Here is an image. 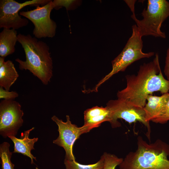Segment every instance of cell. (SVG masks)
<instances>
[{"label":"cell","instance_id":"obj_1","mask_svg":"<svg viewBox=\"0 0 169 169\" xmlns=\"http://www.w3.org/2000/svg\"><path fill=\"white\" fill-rule=\"evenodd\" d=\"M125 78L126 86L118 92L117 98L139 107H144L148 95L156 91L163 94L169 91V80L162 74L157 53L152 61L140 66L136 75H127Z\"/></svg>","mask_w":169,"mask_h":169},{"label":"cell","instance_id":"obj_2","mask_svg":"<svg viewBox=\"0 0 169 169\" xmlns=\"http://www.w3.org/2000/svg\"><path fill=\"white\" fill-rule=\"evenodd\" d=\"M18 40L23 49L26 58L25 61L16 59L19 69L29 70L44 84H48L53 76V69L49 46L29 34L19 33Z\"/></svg>","mask_w":169,"mask_h":169},{"label":"cell","instance_id":"obj_3","mask_svg":"<svg viewBox=\"0 0 169 169\" xmlns=\"http://www.w3.org/2000/svg\"><path fill=\"white\" fill-rule=\"evenodd\" d=\"M169 145L160 139L148 143L140 136L137 148L129 152L119 165L120 169H169Z\"/></svg>","mask_w":169,"mask_h":169},{"label":"cell","instance_id":"obj_4","mask_svg":"<svg viewBox=\"0 0 169 169\" xmlns=\"http://www.w3.org/2000/svg\"><path fill=\"white\" fill-rule=\"evenodd\" d=\"M132 33L121 52L111 62V71L102 79L92 90L97 92L100 86L114 75L120 71H125L126 68L134 62L144 58L154 56L153 52L144 53L142 51V36L136 24L132 26Z\"/></svg>","mask_w":169,"mask_h":169},{"label":"cell","instance_id":"obj_5","mask_svg":"<svg viewBox=\"0 0 169 169\" xmlns=\"http://www.w3.org/2000/svg\"><path fill=\"white\" fill-rule=\"evenodd\" d=\"M147 8L142 11L143 19L139 20L136 15L132 18L136 23L143 37L152 36L165 38L164 32L161 30L163 23L169 17V2L166 0H148Z\"/></svg>","mask_w":169,"mask_h":169},{"label":"cell","instance_id":"obj_6","mask_svg":"<svg viewBox=\"0 0 169 169\" xmlns=\"http://www.w3.org/2000/svg\"><path fill=\"white\" fill-rule=\"evenodd\" d=\"M106 107L110 110L112 117L110 124L112 128L121 126L118 121L119 119L124 120L129 124L139 121L143 124L147 129L146 135L150 138L151 127L150 123L146 120V114L143 108L135 105L127 100L118 98L108 101Z\"/></svg>","mask_w":169,"mask_h":169},{"label":"cell","instance_id":"obj_7","mask_svg":"<svg viewBox=\"0 0 169 169\" xmlns=\"http://www.w3.org/2000/svg\"><path fill=\"white\" fill-rule=\"evenodd\" d=\"M50 0H32L19 3L14 0L0 1V28L16 30L27 26L28 20L19 15V11L27 6H42Z\"/></svg>","mask_w":169,"mask_h":169},{"label":"cell","instance_id":"obj_8","mask_svg":"<svg viewBox=\"0 0 169 169\" xmlns=\"http://www.w3.org/2000/svg\"><path fill=\"white\" fill-rule=\"evenodd\" d=\"M54 9L52 1L44 6L27 11H22L19 14L31 21L34 25L33 34L37 38H52L54 36L57 25L50 18L52 10Z\"/></svg>","mask_w":169,"mask_h":169},{"label":"cell","instance_id":"obj_9","mask_svg":"<svg viewBox=\"0 0 169 169\" xmlns=\"http://www.w3.org/2000/svg\"><path fill=\"white\" fill-rule=\"evenodd\" d=\"M20 103L14 100L0 102V134L4 138L15 136L22 126L24 115Z\"/></svg>","mask_w":169,"mask_h":169},{"label":"cell","instance_id":"obj_10","mask_svg":"<svg viewBox=\"0 0 169 169\" xmlns=\"http://www.w3.org/2000/svg\"><path fill=\"white\" fill-rule=\"evenodd\" d=\"M66 119L64 122L55 115L51 117V120L58 125L59 132L58 137L53 141V143L64 149L65 152V159L75 160L73 152V146L81 135L88 132L83 125L79 127L72 124L69 115H66Z\"/></svg>","mask_w":169,"mask_h":169},{"label":"cell","instance_id":"obj_11","mask_svg":"<svg viewBox=\"0 0 169 169\" xmlns=\"http://www.w3.org/2000/svg\"><path fill=\"white\" fill-rule=\"evenodd\" d=\"M83 125L89 132L94 128L99 127L105 121L112 122L111 112L109 109L105 107L95 106L85 110L84 112Z\"/></svg>","mask_w":169,"mask_h":169},{"label":"cell","instance_id":"obj_12","mask_svg":"<svg viewBox=\"0 0 169 169\" xmlns=\"http://www.w3.org/2000/svg\"><path fill=\"white\" fill-rule=\"evenodd\" d=\"M34 129V127H33L30 129L24 131L21 134L19 138L14 136L8 137L14 143V150L13 152L21 153L29 157L31 159V164H33V160L36 161V157L32 154L31 151L34 149V144L38 140L37 137L33 138H29L30 132Z\"/></svg>","mask_w":169,"mask_h":169},{"label":"cell","instance_id":"obj_13","mask_svg":"<svg viewBox=\"0 0 169 169\" xmlns=\"http://www.w3.org/2000/svg\"><path fill=\"white\" fill-rule=\"evenodd\" d=\"M169 99V93L161 96L148 95L146 98L147 103L143 108L146 114V121L150 123L161 113Z\"/></svg>","mask_w":169,"mask_h":169},{"label":"cell","instance_id":"obj_14","mask_svg":"<svg viewBox=\"0 0 169 169\" xmlns=\"http://www.w3.org/2000/svg\"><path fill=\"white\" fill-rule=\"evenodd\" d=\"M19 77L14 64L8 60L5 61V58L0 57V87L9 91L11 86Z\"/></svg>","mask_w":169,"mask_h":169},{"label":"cell","instance_id":"obj_15","mask_svg":"<svg viewBox=\"0 0 169 169\" xmlns=\"http://www.w3.org/2000/svg\"><path fill=\"white\" fill-rule=\"evenodd\" d=\"M16 30L3 28L0 33V56L5 58L15 51V45L18 40Z\"/></svg>","mask_w":169,"mask_h":169},{"label":"cell","instance_id":"obj_16","mask_svg":"<svg viewBox=\"0 0 169 169\" xmlns=\"http://www.w3.org/2000/svg\"><path fill=\"white\" fill-rule=\"evenodd\" d=\"M10 144L4 142L0 145V157L2 169H14V165L11 162V159L12 152L9 150Z\"/></svg>","mask_w":169,"mask_h":169},{"label":"cell","instance_id":"obj_17","mask_svg":"<svg viewBox=\"0 0 169 169\" xmlns=\"http://www.w3.org/2000/svg\"><path fill=\"white\" fill-rule=\"evenodd\" d=\"M104 159L102 155L96 163L88 165L81 164L75 160L64 159V163L66 169H102L104 165Z\"/></svg>","mask_w":169,"mask_h":169},{"label":"cell","instance_id":"obj_18","mask_svg":"<svg viewBox=\"0 0 169 169\" xmlns=\"http://www.w3.org/2000/svg\"><path fill=\"white\" fill-rule=\"evenodd\" d=\"M104 165L102 169H115L116 167L122 162L123 159L119 158L115 155L105 152L103 155Z\"/></svg>","mask_w":169,"mask_h":169},{"label":"cell","instance_id":"obj_19","mask_svg":"<svg viewBox=\"0 0 169 169\" xmlns=\"http://www.w3.org/2000/svg\"><path fill=\"white\" fill-rule=\"evenodd\" d=\"M169 120V99L160 114L151 121L161 124H165Z\"/></svg>","mask_w":169,"mask_h":169},{"label":"cell","instance_id":"obj_20","mask_svg":"<svg viewBox=\"0 0 169 169\" xmlns=\"http://www.w3.org/2000/svg\"><path fill=\"white\" fill-rule=\"evenodd\" d=\"M18 94L16 91L7 90L0 87V98L6 100H14L18 97Z\"/></svg>","mask_w":169,"mask_h":169},{"label":"cell","instance_id":"obj_21","mask_svg":"<svg viewBox=\"0 0 169 169\" xmlns=\"http://www.w3.org/2000/svg\"><path fill=\"white\" fill-rule=\"evenodd\" d=\"M74 2H75V1L73 0H54L52 1L54 9H56L64 7L68 10L71 9V6Z\"/></svg>","mask_w":169,"mask_h":169},{"label":"cell","instance_id":"obj_22","mask_svg":"<svg viewBox=\"0 0 169 169\" xmlns=\"http://www.w3.org/2000/svg\"><path fill=\"white\" fill-rule=\"evenodd\" d=\"M164 73L168 80H169V45L166 52Z\"/></svg>","mask_w":169,"mask_h":169},{"label":"cell","instance_id":"obj_23","mask_svg":"<svg viewBox=\"0 0 169 169\" xmlns=\"http://www.w3.org/2000/svg\"><path fill=\"white\" fill-rule=\"evenodd\" d=\"M137 1L136 0H125L124 1L126 3L131 11L133 15H135V5Z\"/></svg>","mask_w":169,"mask_h":169}]
</instances>
